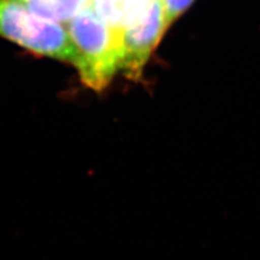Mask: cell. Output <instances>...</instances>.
<instances>
[{
	"mask_svg": "<svg viewBox=\"0 0 260 260\" xmlns=\"http://www.w3.org/2000/svg\"><path fill=\"white\" fill-rule=\"evenodd\" d=\"M78 53L76 69L86 87L95 91L107 88L120 71V32L112 28L94 10L86 7L68 23Z\"/></svg>",
	"mask_w": 260,
	"mask_h": 260,
	"instance_id": "6da1fadb",
	"label": "cell"
},
{
	"mask_svg": "<svg viewBox=\"0 0 260 260\" xmlns=\"http://www.w3.org/2000/svg\"><path fill=\"white\" fill-rule=\"evenodd\" d=\"M0 37L75 68L78 63L76 47L67 28L36 15L14 0H0Z\"/></svg>",
	"mask_w": 260,
	"mask_h": 260,
	"instance_id": "7a4b0ae2",
	"label": "cell"
},
{
	"mask_svg": "<svg viewBox=\"0 0 260 260\" xmlns=\"http://www.w3.org/2000/svg\"><path fill=\"white\" fill-rule=\"evenodd\" d=\"M167 28L160 0H149L120 32V72L132 79L139 78L146 61Z\"/></svg>",
	"mask_w": 260,
	"mask_h": 260,
	"instance_id": "3957f363",
	"label": "cell"
},
{
	"mask_svg": "<svg viewBox=\"0 0 260 260\" xmlns=\"http://www.w3.org/2000/svg\"><path fill=\"white\" fill-rule=\"evenodd\" d=\"M149 0H92V7L109 25L123 30L148 4Z\"/></svg>",
	"mask_w": 260,
	"mask_h": 260,
	"instance_id": "277c9868",
	"label": "cell"
},
{
	"mask_svg": "<svg viewBox=\"0 0 260 260\" xmlns=\"http://www.w3.org/2000/svg\"><path fill=\"white\" fill-rule=\"evenodd\" d=\"M29 11L53 22H70L92 0H14Z\"/></svg>",
	"mask_w": 260,
	"mask_h": 260,
	"instance_id": "5b68a950",
	"label": "cell"
},
{
	"mask_svg": "<svg viewBox=\"0 0 260 260\" xmlns=\"http://www.w3.org/2000/svg\"><path fill=\"white\" fill-rule=\"evenodd\" d=\"M165 11L166 23L169 27L189 7L194 3V0H160Z\"/></svg>",
	"mask_w": 260,
	"mask_h": 260,
	"instance_id": "8992f818",
	"label": "cell"
}]
</instances>
